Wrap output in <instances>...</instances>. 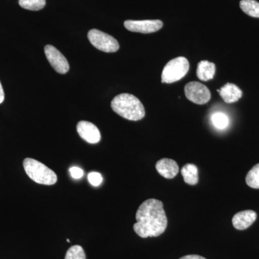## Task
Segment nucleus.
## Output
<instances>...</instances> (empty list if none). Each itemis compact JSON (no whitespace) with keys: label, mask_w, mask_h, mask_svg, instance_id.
Masks as SVG:
<instances>
[{"label":"nucleus","mask_w":259,"mask_h":259,"mask_svg":"<svg viewBox=\"0 0 259 259\" xmlns=\"http://www.w3.org/2000/svg\"><path fill=\"white\" fill-rule=\"evenodd\" d=\"M5 100V93L4 90H3V86L2 83L0 82V104L3 103Z\"/></svg>","instance_id":"23"},{"label":"nucleus","mask_w":259,"mask_h":259,"mask_svg":"<svg viewBox=\"0 0 259 259\" xmlns=\"http://www.w3.org/2000/svg\"><path fill=\"white\" fill-rule=\"evenodd\" d=\"M215 65L208 61H202L197 65V76L202 81L212 79L215 74Z\"/></svg>","instance_id":"13"},{"label":"nucleus","mask_w":259,"mask_h":259,"mask_svg":"<svg viewBox=\"0 0 259 259\" xmlns=\"http://www.w3.org/2000/svg\"><path fill=\"white\" fill-rule=\"evenodd\" d=\"M180 259H206L204 257L199 255H187L182 257Z\"/></svg>","instance_id":"22"},{"label":"nucleus","mask_w":259,"mask_h":259,"mask_svg":"<svg viewBox=\"0 0 259 259\" xmlns=\"http://www.w3.org/2000/svg\"><path fill=\"white\" fill-rule=\"evenodd\" d=\"M156 168L160 175L168 180L175 178L180 170L177 162L169 158L159 160L156 163Z\"/></svg>","instance_id":"11"},{"label":"nucleus","mask_w":259,"mask_h":259,"mask_svg":"<svg viewBox=\"0 0 259 259\" xmlns=\"http://www.w3.org/2000/svg\"><path fill=\"white\" fill-rule=\"evenodd\" d=\"M23 167L27 175L37 184L54 185L57 182V175L55 172L41 162L27 158L24 159Z\"/></svg>","instance_id":"3"},{"label":"nucleus","mask_w":259,"mask_h":259,"mask_svg":"<svg viewBox=\"0 0 259 259\" xmlns=\"http://www.w3.org/2000/svg\"><path fill=\"white\" fill-rule=\"evenodd\" d=\"M211 120H212L213 125L218 129H225L228 127V124H229V119H228V116L223 112H218L213 114L211 117Z\"/></svg>","instance_id":"18"},{"label":"nucleus","mask_w":259,"mask_h":259,"mask_svg":"<svg viewBox=\"0 0 259 259\" xmlns=\"http://www.w3.org/2000/svg\"><path fill=\"white\" fill-rule=\"evenodd\" d=\"M46 0H19V5L24 9L38 11L46 6Z\"/></svg>","instance_id":"16"},{"label":"nucleus","mask_w":259,"mask_h":259,"mask_svg":"<svg viewBox=\"0 0 259 259\" xmlns=\"http://www.w3.org/2000/svg\"><path fill=\"white\" fill-rule=\"evenodd\" d=\"M111 107L114 112L126 120H141L146 115L143 104L131 94H120L116 96L112 100Z\"/></svg>","instance_id":"2"},{"label":"nucleus","mask_w":259,"mask_h":259,"mask_svg":"<svg viewBox=\"0 0 259 259\" xmlns=\"http://www.w3.org/2000/svg\"><path fill=\"white\" fill-rule=\"evenodd\" d=\"M88 37L92 45L103 52L115 53L120 49L119 42L115 37L97 29L90 30Z\"/></svg>","instance_id":"5"},{"label":"nucleus","mask_w":259,"mask_h":259,"mask_svg":"<svg viewBox=\"0 0 259 259\" xmlns=\"http://www.w3.org/2000/svg\"><path fill=\"white\" fill-rule=\"evenodd\" d=\"M218 92L225 102L228 104L238 102L243 95L241 89L232 83H227L223 88L218 90Z\"/></svg>","instance_id":"12"},{"label":"nucleus","mask_w":259,"mask_h":259,"mask_svg":"<svg viewBox=\"0 0 259 259\" xmlns=\"http://www.w3.org/2000/svg\"><path fill=\"white\" fill-rule=\"evenodd\" d=\"M245 182L248 187L253 189H259V163L248 171L245 178Z\"/></svg>","instance_id":"17"},{"label":"nucleus","mask_w":259,"mask_h":259,"mask_svg":"<svg viewBox=\"0 0 259 259\" xmlns=\"http://www.w3.org/2000/svg\"><path fill=\"white\" fill-rule=\"evenodd\" d=\"M134 231L141 238L161 236L166 231L168 221L163 204L158 199H149L140 205L136 215Z\"/></svg>","instance_id":"1"},{"label":"nucleus","mask_w":259,"mask_h":259,"mask_svg":"<svg viewBox=\"0 0 259 259\" xmlns=\"http://www.w3.org/2000/svg\"><path fill=\"white\" fill-rule=\"evenodd\" d=\"M70 174H71V177L76 180H79L83 177V171L81 168L79 167L73 166L70 168L69 169Z\"/></svg>","instance_id":"21"},{"label":"nucleus","mask_w":259,"mask_h":259,"mask_svg":"<svg viewBox=\"0 0 259 259\" xmlns=\"http://www.w3.org/2000/svg\"><path fill=\"white\" fill-rule=\"evenodd\" d=\"M64 259H87L82 247L79 245H73L66 252Z\"/></svg>","instance_id":"19"},{"label":"nucleus","mask_w":259,"mask_h":259,"mask_svg":"<svg viewBox=\"0 0 259 259\" xmlns=\"http://www.w3.org/2000/svg\"><path fill=\"white\" fill-rule=\"evenodd\" d=\"M240 8L245 14L259 18V3L255 0H241Z\"/></svg>","instance_id":"15"},{"label":"nucleus","mask_w":259,"mask_h":259,"mask_svg":"<svg viewBox=\"0 0 259 259\" xmlns=\"http://www.w3.org/2000/svg\"><path fill=\"white\" fill-rule=\"evenodd\" d=\"M186 97L197 105H204L209 101L211 93L209 89L198 81H191L185 88Z\"/></svg>","instance_id":"6"},{"label":"nucleus","mask_w":259,"mask_h":259,"mask_svg":"<svg viewBox=\"0 0 259 259\" xmlns=\"http://www.w3.org/2000/svg\"><path fill=\"white\" fill-rule=\"evenodd\" d=\"M44 51L49 64L56 72L65 74L69 71V62L60 51L51 45L46 46Z\"/></svg>","instance_id":"8"},{"label":"nucleus","mask_w":259,"mask_h":259,"mask_svg":"<svg viewBox=\"0 0 259 259\" xmlns=\"http://www.w3.org/2000/svg\"><path fill=\"white\" fill-rule=\"evenodd\" d=\"M125 28L131 32L151 33L157 32L163 27V22L159 20H126Z\"/></svg>","instance_id":"7"},{"label":"nucleus","mask_w":259,"mask_h":259,"mask_svg":"<svg viewBox=\"0 0 259 259\" xmlns=\"http://www.w3.org/2000/svg\"><path fill=\"white\" fill-rule=\"evenodd\" d=\"M190 70V63L183 56L175 58L168 61L161 74L162 83H171L185 77Z\"/></svg>","instance_id":"4"},{"label":"nucleus","mask_w":259,"mask_h":259,"mask_svg":"<svg viewBox=\"0 0 259 259\" xmlns=\"http://www.w3.org/2000/svg\"><path fill=\"white\" fill-rule=\"evenodd\" d=\"M66 241H67L68 243H70V240L69 239H66Z\"/></svg>","instance_id":"24"},{"label":"nucleus","mask_w":259,"mask_h":259,"mask_svg":"<svg viewBox=\"0 0 259 259\" xmlns=\"http://www.w3.org/2000/svg\"><path fill=\"white\" fill-rule=\"evenodd\" d=\"M256 213L253 210H245L236 213L233 216L232 222L233 226L237 230L243 231L249 228L256 220Z\"/></svg>","instance_id":"10"},{"label":"nucleus","mask_w":259,"mask_h":259,"mask_svg":"<svg viewBox=\"0 0 259 259\" xmlns=\"http://www.w3.org/2000/svg\"><path fill=\"white\" fill-rule=\"evenodd\" d=\"M76 131L80 137L89 144H97L101 139V134L97 126L88 121L78 122Z\"/></svg>","instance_id":"9"},{"label":"nucleus","mask_w":259,"mask_h":259,"mask_svg":"<svg viewBox=\"0 0 259 259\" xmlns=\"http://www.w3.org/2000/svg\"><path fill=\"white\" fill-rule=\"evenodd\" d=\"M88 180L92 185L97 187V186L101 185L103 178L98 172H91V173L89 174Z\"/></svg>","instance_id":"20"},{"label":"nucleus","mask_w":259,"mask_h":259,"mask_svg":"<svg viewBox=\"0 0 259 259\" xmlns=\"http://www.w3.org/2000/svg\"><path fill=\"white\" fill-rule=\"evenodd\" d=\"M181 173L187 185H195L198 183V169L195 165L187 163L182 167Z\"/></svg>","instance_id":"14"}]
</instances>
